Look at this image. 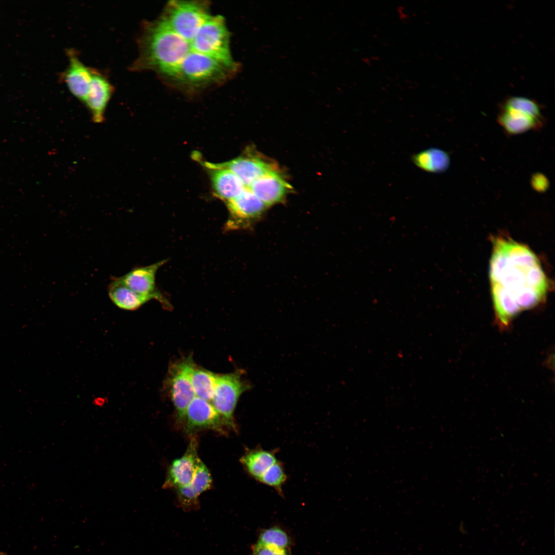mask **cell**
Masks as SVG:
<instances>
[{"mask_svg":"<svg viewBox=\"0 0 555 555\" xmlns=\"http://www.w3.org/2000/svg\"><path fill=\"white\" fill-rule=\"evenodd\" d=\"M489 279L495 321L502 329L519 313L542 302L548 289L535 254L525 245L502 237L493 239Z\"/></svg>","mask_w":555,"mask_h":555,"instance_id":"1","label":"cell"},{"mask_svg":"<svg viewBox=\"0 0 555 555\" xmlns=\"http://www.w3.org/2000/svg\"><path fill=\"white\" fill-rule=\"evenodd\" d=\"M137 43L138 55L130 69L152 71L164 79L176 71L191 50L190 43L159 18L143 23Z\"/></svg>","mask_w":555,"mask_h":555,"instance_id":"2","label":"cell"},{"mask_svg":"<svg viewBox=\"0 0 555 555\" xmlns=\"http://www.w3.org/2000/svg\"><path fill=\"white\" fill-rule=\"evenodd\" d=\"M237 70L210 56L191 50L176 71L166 79L188 91H197L226 82Z\"/></svg>","mask_w":555,"mask_h":555,"instance_id":"3","label":"cell"},{"mask_svg":"<svg viewBox=\"0 0 555 555\" xmlns=\"http://www.w3.org/2000/svg\"><path fill=\"white\" fill-rule=\"evenodd\" d=\"M206 1H169L158 18L181 37L191 42L197 31L210 16Z\"/></svg>","mask_w":555,"mask_h":555,"instance_id":"4","label":"cell"},{"mask_svg":"<svg viewBox=\"0 0 555 555\" xmlns=\"http://www.w3.org/2000/svg\"><path fill=\"white\" fill-rule=\"evenodd\" d=\"M191 50L235 66L230 51V35L224 17L210 15L190 42Z\"/></svg>","mask_w":555,"mask_h":555,"instance_id":"5","label":"cell"},{"mask_svg":"<svg viewBox=\"0 0 555 555\" xmlns=\"http://www.w3.org/2000/svg\"><path fill=\"white\" fill-rule=\"evenodd\" d=\"M243 370L218 374L213 397L211 401L224 418L227 427L236 430L234 412L240 396L251 388L245 380Z\"/></svg>","mask_w":555,"mask_h":555,"instance_id":"6","label":"cell"},{"mask_svg":"<svg viewBox=\"0 0 555 555\" xmlns=\"http://www.w3.org/2000/svg\"><path fill=\"white\" fill-rule=\"evenodd\" d=\"M195 366L193 358L189 356L174 363L169 369L170 395L177 419L181 424L184 423L189 405L196 397L191 380Z\"/></svg>","mask_w":555,"mask_h":555,"instance_id":"7","label":"cell"},{"mask_svg":"<svg viewBox=\"0 0 555 555\" xmlns=\"http://www.w3.org/2000/svg\"><path fill=\"white\" fill-rule=\"evenodd\" d=\"M166 262V260H163L150 265L136 267L117 278L134 292L157 300L164 307L169 308L170 304L156 286V273Z\"/></svg>","mask_w":555,"mask_h":555,"instance_id":"8","label":"cell"},{"mask_svg":"<svg viewBox=\"0 0 555 555\" xmlns=\"http://www.w3.org/2000/svg\"><path fill=\"white\" fill-rule=\"evenodd\" d=\"M185 431L188 434L203 429L223 432L227 427L223 417L210 401L195 397L189 405L184 420Z\"/></svg>","mask_w":555,"mask_h":555,"instance_id":"9","label":"cell"},{"mask_svg":"<svg viewBox=\"0 0 555 555\" xmlns=\"http://www.w3.org/2000/svg\"><path fill=\"white\" fill-rule=\"evenodd\" d=\"M66 54L68 64L60 78L70 92L84 104L90 87L94 68L85 65L76 50L68 49Z\"/></svg>","mask_w":555,"mask_h":555,"instance_id":"10","label":"cell"},{"mask_svg":"<svg viewBox=\"0 0 555 555\" xmlns=\"http://www.w3.org/2000/svg\"><path fill=\"white\" fill-rule=\"evenodd\" d=\"M229 217L227 230L236 229L261 215L267 206L249 188L237 197L226 202Z\"/></svg>","mask_w":555,"mask_h":555,"instance_id":"11","label":"cell"},{"mask_svg":"<svg viewBox=\"0 0 555 555\" xmlns=\"http://www.w3.org/2000/svg\"><path fill=\"white\" fill-rule=\"evenodd\" d=\"M197 440L193 437L183 455L172 462L169 467L164 488L177 489L192 482L199 459L197 454Z\"/></svg>","mask_w":555,"mask_h":555,"instance_id":"12","label":"cell"},{"mask_svg":"<svg viewBox=\"0 0 555 555\" xmlns=\"http://www.w3.org/2000/svg\"><path fill=\"white\" fill-rule=\"evenodd\" d=\"M115 88L107 76L101 70L94 68L92 81L84 104L96 123H102L107 104Z\"/></svg>","mask_w":555,"mask_h":555,"instance_id":"13","label":"cell"},{"mask_svg":"<svg viewBox=\"0 0 555 555\" xmlns=\"http://www.w3.org/2000/svg\"><path fill=\"white\" fill-rule=\"evenodd\" d=\"M212 482L209 470L199 458L191 483L176 489L180 506L186 511L197 509L199 506V496L210 489Z\"/></svg>","mask_w":555,"mask_h":555,"instance_id":"14","label":"cell"},{"mask_svg":"<svg viewBox=\"0 0 555 555\" xmlns=\"http://www.w3.org/2000/svg\"><path fill=\"white\" fill-rule=\"evenodd\" d=\"M211 164L215 166L230 170L247 188H249L257 179L273 170L265 161L253 156H240L224 163Z\"/></svg>","mask_w":555,"mask_h":555,"instance_id":"15","label":"cell"},{"mask_svg":"<svg viewBox=\"0 0 555 555\" xmlns=\"http://www.w3.org/2000/svg\"><path fill=\"white\" fill-rule=\"evenodd\" d=\"M209 169L215 194L226 202L238 196L246 188L241 180L230 170L206 163Z\"/></svg>","mask_w":555,"mask_h":555,"instance_id":"16","label":"cell"},{"mask_svg":"<svg viewBox=\"0 0 555 555\" xmlns=\"http://www.w3.org/2000/svg\"><path fill=\"white\" fill-rule=\"evenodd\" d=\"M248 188L268 206L280 201L287 193L289 185L273 169L257 179Z\"/></svg>","mask_w":555,"mask_h":555,"instance_id":"17","label":"cell"},{"mask_svg":"<svg viewBox=\"0 0 555 555\" xmlns=\"http://www.w3.org/2000/svg\"><path fill=\"white\" fill-rule=\"evenodd\" d=\"M497 122L507 134L515 135L539 130L543 126L544 118L519 110L500 107Z\"/></svg>","mask_w":555,"mask_h":555,"instance_id":"18","label":"cell"},{"mask_svg":"<svg viewBox=\"0 0 555 555\" xmlns=\"http://www.w3.org/2000/svg\"><path fill=\"white\" fill-rule=\"evenodd\" d=\"M276 450H267L258 447L247 450L241 457L240 461L248 473L260 482L263 476L279 460Z\"/></svg>","mask_w":555,"mask_h":555,"instance_id":"19","label":"cell"},{"mask_svg":"<svg viewBox=\"0 0 555 555\" xmlns=\"http://www.w3.org/2000/svg\"><path fill=\"white\" fill-rule=\"evenodd\" d=\"M108 296L119 308L126 310H135L152 299L136 293L122 284L114 277L107 286Z\"/></svg>","mask_w":555,"mask_h":555,"instance_id":"20","label":"cell"},{"mask_svg":"<svg viewBox=\"0 0 555 555\" xmlns=\"http://www.w3.org/2000/svg\"><path fill=\"white\" fill-rule=\"evenodd\" d=\"M412 159L420 169L431 173L444 172L448 168L450 162L448 154L436 148L421 152L415 155Z\"/></svg>","mask_w":555,"mask_h":555,"instance_id":"21","label":"cell"},{"mask_svg":"<svg viewBox=\"0 0 555 555\" xmlns=\"http://www.w3.org/2000/svg\"><path fill=\"white\" fill-rule=\"evenodd\" d=\"M218 374L195 366L191 376L195 396L211 401L215 392Z\"/></svg>","mask_w":555,"mask_h":555,"instance_id":"22","label":"cell"},{"mask_svg":"<svg viewBox=\"0 0 555 555\" xmlns=\"http://www.w3.org/2000/svg\"><path fill=\"white\" fill-rule=\"evenodd\" d=\"M256 543L282 549H290L294 544L288 531L280 525L261 529Z\"/></svg>","mask_w":555,"mask_h":555,"instance_id":"23","label":"cell"},{"mask_svg":"<svg viewBox=\"0 0 555 555\" xmlns=\"http://www.w3.org/2000/svg\"><path fill=\"white\" fill-rule=\"evenodd\" d=\"M501 108L521 110L534 117L543 118L541 107L533 99L520 96L509 97L502 103Z\"/></svg>","mask_w":555,"mask_h":555,"instance_id":"24","label":"cell"},{"mask_svg":"<svg viewBox=\"0 0 555 555\" xmlns=\"http://www.w3.org/2000/svg\"><path fill=\"white\" fill-rule=\"evenodd\" d=\"M288 476L283 462L278 460L271 469L261 479L260 483L272 488L280 495L283 496V487L286 483Z\"/></svg>","mask_w":555,"mask_h":555,"instance_id":"25","label":"cell"},{"mask_svg":"<svg viewBox=\"0 0 555 555\" xmlns=\"http://www.w3.org/2000/svg\"><path fill=\"white\" fill-rule=\"evenodd\" d=\"M250 555H292L290 549H282L263 545L257 543L251 547Z\"/></svg>","mask_w":555,"mask_h":555,"instance_id":"26","label":"cell"},{"mask_svg":"<svg viewBox=\"0 0 555 555\" xmlns=\"http://www.w3.org/2000/svg\"><path fill=\"white\" fill-rule=\"evenodd\" d=\"M531 184L533 188L539 192L546 191L549 185L547 177L541 173L534 174L532 176Z\"/></svg>","mask_w":555,"mask_h":555,"instance_id":"27","label":"cell"},{"mask_svg":"<svg viewBox=\"0 0 555 555\" xmlns=\"http://www.w3.org/2000/svg\"><path fill=\"white\" fill-rule=\"evenodd\" d=\"M0 555H1V554H0Z\"/></svg>","mask_w":555,"mask_h":555,"instance_id":"28","label":"cell"}]
</instances>
